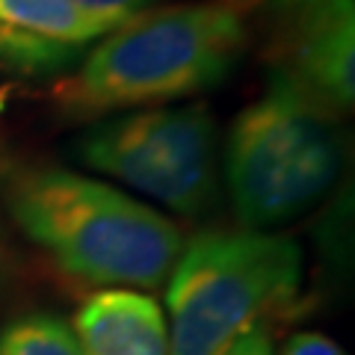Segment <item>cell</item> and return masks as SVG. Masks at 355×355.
Segmentation results:
<instances>
[{"label":"cell","instance_id":"cell-3","mask_svg":"<svg viewBox=\"0 0 355 355\" xmlns=\"http://www.w3.org/2000/svg\"><path fill=\"white\" fill-rule=\"evenodd\" d=\"M222 157L240 228L272 234L335 187L343 169V128L335 110L270 71L261 98L231 121Z\"/></svg>","mask_w":355,"mask_h":355},{"label":"cell","instance_id":"cell-1","mask_svg":"<svg viewBox=\"0 0 355 355\" xmlns=\"http://www.w3.org/2000/svg\"><path fill=\"white\" fill-rule=\"evenodd\" d=\"M0 210L57 270L86 287L169 282L184 237L160 210L60 163L0 142Z\"/></svg>","mask_w":355,"mask_h":355},{"label":"cell","instance_id":"cell-4","mask_svg":"<svg viewBox=\"0 0 355 355\" xmlns=\"http://www.w3.org/2000/svg\"><path fill=\"white\" fill-rule=\"evenodd\" d=\"M166 284V355H222L240 331L296 299L302 249L284 234L207 231L184 243Z\"/></svg>","mask_w":355,"mask_h":355},{"label":"cell","instance_id":"cell-7","mask_svg":"<svg viewBox=\"0 0 355 355\" xmlns=\"http://www.w3.org/2000/svg\"><path fill=\"white\" fill-rule=\"evenodd\" d=\"M74 338L83 355H166L169 326L157 299L130 287H107L74 314Z\"/></svg>","mask_w":355,"mask_h":355},{"label":"cell","instance_id":"cell-12","mask_svg":"<svg viewBox=\"0 0 355 355\" xmlns=\"http://www.w3.org/2000/svg\"><path fill=\"white\" fill-rule=\"evenodd\" d=\"M279 355H347L338 340H331L323 331H296L282 347Z\"/></svg>","mask_w":355,"mask_h":355},{"label":"cell","instance_id":"cell-2","mask_svg":"<svg viewBox=\"0 0 355 355\" xmlns=\"http://www.w3.org/2000/svg\"><path fill=\"white\" fill-rule=\"evenodd\" d=\"M252 0H202L148 9L89 48L57 86L74 119L148 110L210 92L237 71L249 48Z\"/></svg>","mask_w":355,"mask_h":355},{"label":"cell","instance_id":"cell-9","mask_svg":"<svg viewBox=\"0 0 355 355\" xmlns=\"http://www.w3.org/2000/svg\"><path fill=\"white\" fill-rule=\"evenodd\" d=\"M86 53L89 48L0 27V65L15 74L48 77L60 71H74Z\"/></svg>","mask_w":355,"mask_h":355},{"label":"cell","instance_id":"cell-5","mask_svg":"<svg viewBox=\"0 0 355 355\" xmlns=\"http://www.w3.org/2000/svg\"><path fill=\"white\" fill-rule=\"evenodd\" d=\"M71 154L181 216H207L219 205V133L205 104L107 116L71 142Z\"/></svg>","mask_w":355,"mask_h":355},{"label":"cell","instance_id":"cell-6","mask_svg":"<svg viewBox=\"0 0 355 355\" xmlns=\"http://www.w3.org/2000/svg\"><path fill=\"white\" fill-rule=\"evenodd\" d=\"M270 71L329 110L355 98V0H263L258 9Z\"/></svg>","mask_w":355,"mask_h":355},{"label":"cell","instance_id":"cell-11","mask_svg":"<svg viewBox=\"0 0 355 355\" xmlns=\"http://www.w3.org/2000/svg\"><path fill=\"white\" fill-rule=\"evenodd\" d=\"M69 3H74L89 21H92V24H98L104 33H113L121 24H128L130 18L154 9L157 0H69Z\"/></svg>","mask_w":355,"mask_h":355},{"label":"cell","instance_id":"cell-10","mask_svg":"<svg viewBox=\"0 0 355 355\" xmlns=\"http://www.w3.org/2000/svg\"><path fill=\"white\" fill-rule=\"evenodd\" d=\"M0 355H83L71 326L48 311L21 314L0 329Z\"/></svg>","mask_w":355,"mask_h":355},{"label":"cell","instance_id":"cell-13","mask_svg":"<svg viewBox=\"0 0 355 355\" xmlns=\"http://www.w3.org/2000/svg\"><path fill=\"white\" fill-rule=\"evenodd\" d=\"M222 355H272V331H270V320L249 326L246 331L231 340V347Z\"/></svg>","mask_w":355,"mask_h":355},{"label":"cell","instance_id":"cell-8","mask_svg":"<svg viewBox=\"0 0 355 355\" xmlns=\"http://www.w3.org/2000/svg\"><path fill=\"white\" fill-rule=\"evenodd\" d=\"M0 27L92 48L107 33L69 0H0Z\"/></svg>","mask_w":355,"mask_h":355},{"label":"cell","instance_id":"cell-15","mask_svg":"<svg viewBox=\"0 0 355 355\" xmlns=\"http://www.w3.org/2000/svg\"><path fill=\"white\" fill-rule=\"evenodd\" d=\"M6 104H9V89H6L3 83H0V113L6 110Z\"/></svg>","mask_w":355,"mask_h":355},{"label":"cell","instance_id":"cell-14","mask_svg":"<svg viewBox=\"0 0 355 355\" xmlns=\"http://www.w3.org/2000/svg\"><path fill=\"white\" fill-rule=\"evenodd\" d=\"M15 279V261H12V252H9L3 234H0V293L6 291Z\"/></svg>","mask_w":355,"mask_h":355}]
</instances>
